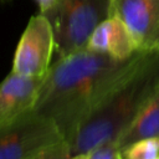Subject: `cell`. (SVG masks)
<instances>
[{
    "label": "cell",
    "mask_w": 159,
    "mask_h": 159,
    "mask_svg": "<svg viewBox=\"0 0 159 159\" xmlns=\"http://www.w3.org/2000/svg\"><path fill=\"white\" fill-rule=\"evenodd\" d=\"M10 0H0V4H6V2H9Z\"/></svg>",
    "instance_id": "15"
},
{
    "label": "cell",
    "mask_w": 159,
    "mask_h": 159,
    "mask_svg": "<svg viewBox=\"0 0 159 159\" xmlns=\"http://www.w3.org/2000/svg\"><path fill=\"white\" fill-rule=\"evenodd\" d=\"M145 138H159V87L117 138V143L123 149L133 142Z\"/></svg>",
    "instance_id": "9"
},
{
    "label": "cell",
    "mask_w": 159,
    "mask_h": 159,
    "mask_svg": "<svg viewBox=\"0 0 159 159\" xmlns=\"http://www.w3.org/2000/svg\"><path fill=\"white\" fill-rule=\"evenodd\" d=\"M111 2L112 0H56L47 11L41 12L53 31L56 58L87 46L94 29L111 16Z\"/></svg>",
    "instance_id": "3"
},
{
    "label": "cell",
    "mask_w": 159,
    "mask_h": 159,
    "mask_svg": "<svg viewBox=\"0 0 159 159\" xmlns=\"http://www.w3.org/2000/svg\"><path fill=\"white\" fill-rule=\"evenodd\" d=\"M159 87V51L143 52L87 114L71 140V153H88L117 140Z\"/></svg>",
    "instance_id": "2"
},
{
    "label": "cell",
    "mask_w": 159,
    "mask_h": 159,
    "mask_svg": "<svg viewBox=\"0 0 159 159\" xmlns=\"http://www.w3.org/2000/svg\"><path fill=\"white\" fill-rule=\"evenodd\" d=\"M155 159H159V157H158V158H155Z\"/></svg>",
    "instance_id": "16"
},
{
    "label": "cell",
    "mask_w": 159,
    "mask_h": 159,
    "mask_svg": "<svg viewBox=\"0 0 159 159\" xmlns=\"http://www.w3.org/2000/svg\"><path fill=\"white\" fill-rule=\"evenodd\" d=\"M39 5V9H40V12H45L47 11L53 4L56 0H35Z\"/></svg>",
    "instance_id": "13"
},
{
    "label": "cell",
    "mask_w": 159,
    "mask_h": 159,
    "mask_svg": "<svg viewBox=\"0 0 159 159\" xmlns=\"http://www.w3.org/2000/svg\"><path fill=\"white\" fill-rule=\"evenodd\" d=\"M111 16L125 25L138 51H159V0H112Z\"/></svg>",
    "instance_id": "6"
},
{
    "label": "cell",
    "mask_w": 159,
    "mask_h": 159,
    "mask_svg": "<svg viewBox=\"0 0 159 159\" xmlns=\"http://www.w3.org/2000/svg\"><path fill=\"white\" fill-rule=\"evenodd\" d=\"M88 159H123L117 140H107L88 152Z\"/></svg>",
    "instance_id": "12"
},
{
    "label": "cell",
    "mask_w": 159,
    "mask_h": 159,
    "mask_svg": "<svg viewBox=\"0 0 159 159\" xmlns=\"http://www.w3.org/2000/svg\"><path fill=\"white\" fill-rule=\"evenodd\" d=\"M45 76L32 77L11 71L0 82V123L35 107Z\"/></svg>",
    "instance_id": "7"
},
{
    "label": "cell",
    "mask_w": 159,
    "mask_h": 159,
    "mask_svg": "<svg viewBox=\"0 0 159 159\" xmlns=\"http://www.w3.org/2000/svg\"><path fill=\"white\" fill-rule=\"evenodd\" d=\"M70 159H88V153H77V154H72Z\"/></svg>",
    "instance_id": "14"
},
{
    "label": "cell",
    "mask_w": 159,
    "mask_h": 159,
    "mask_svg": "<svg viewBox=\"0 0 159 159\" xmlns=\"http://www.w3.org/2000/svg\"><path fill=\"white\" fill-rule=\"evenodd\" d=\"M86 47L119 61L128 60L140 52L129 30L116 16H109L94 29Z\"/></svg>",
    "instance_id": "8"
},
{
    "label": "cell",
    "mask_w": 159,
    "mask_h": 159,
    "mask_svg": "<svg viewBox=\"0 0 159 159\" xmlns=\"http://www.w3.org/2000/svg\"><path fill=\"white\" fill-rule=\"evenodd\" d=\"M142 53L119 61L84 47L56 58L45 75L34 108L51 118L71 143L87 114Z\"/></svg>",
    "instance_id": "1"
},
{
    "label": "cell",
    "mask_w": 159,
    "mask_h": 159,
    "mask_svg": "<svg viewBox=\"0 0 159 159\" xmlns=\"http://www.w3.org/2000/svg\"><path fill=\"white\" fill-rule=\"evenodd\" d=\"M71 155V145L65 138H62L42 149L32 159H70Z\"/></svg>",
    "instance_id": "11"
},
{
    "label": "cell",
    "mask_w": 159,
    "mask_h": 159,
    "mask_svg": "<svg viewBox=\"0 0 159 159\" xmlns=\"http://www.w3.org/2000/svg\"><path fill=\"white\" fill-rule=\"evenodd\" d=\"M123 159H155L159 157V138H145L133 142L122 149Z\"/></svg>",
    "instance_id": "10"
},
{
    "label": "cell",
    "mask_w": 159,
    "mask_h": 159,
    "mask_svg": "<svg viewBox=\"0 0 159 159\" xmlns=\"http://www.w3.org/2000/svg\"><path fill=\"white\" fill-rule=\"evenodd\" d=\"M53 55V31L50 21L40 12L30 17L19 40L11 71L32 77L45 76Z\"/></svg>",
    "instance_id": "5"
},
{
    "label": "cell",
    "mask_w": 159,
    "mask_h": 159,
    "mask_svg": "<svg viewBox=\"0 0 159 159\" xmlns=\"http://www.w3.org/2000/svg\"><path fill=\"white\" fill-rule=\"evenodd\" d=\"M62 138L56 123L32 108L0 123V159H32Z\"/></svg>",
    "instance_id": "4"
}]
</instances>
